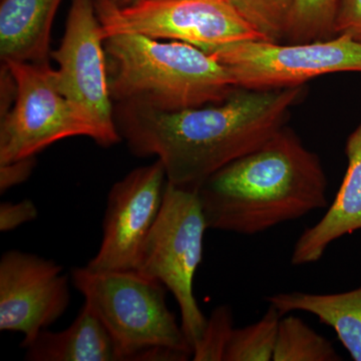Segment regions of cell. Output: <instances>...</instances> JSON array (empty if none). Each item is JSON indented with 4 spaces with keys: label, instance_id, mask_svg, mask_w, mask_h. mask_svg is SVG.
I'll list each match as a JSON object with an SVG mask.
<instances>
[{
    "label": "cell",
    "instance_id": "603a6c76",
    "mask_svg": "<svg viewBox=\"0 0 361 361\" xmlns=\"http://www.w3.org/2000/svg\"><path fill=\"white\" fill-rule=\"evenodd\" d=\"M35 166V157L0 165V192L4 193L30 178Z\"/></svg>",
    "mask_w": 361,
    "mask_h": 361
},
{
    "label": "cell",
    "instance_id": "7c38bea8",
    "mask_svg": "<svg viewBox=\"0 0 361 361\" xmlns=\"http://www.w3.org/2000/svg\"><path fill=\"white\" fill-rule=\"evenodd\" d=\"M345 155L348 169L336 198L322 219L306 228L296 240L292 265L318 262L334 241L361 230V121L348 137Z\"/></svg>",
    "mask_w": 361,
    "mask_h": 361
},
{
    "label": "cell",
    "instance_id": "5b68a950",
    "mask_svg": "<svg viewBox=\"0 0 361 361\" xmlns=\"http://www.w3.org/2000/svg\"><path fill=\"white\" fill-rule=\"evenodd\" d=\"M197 189L167 183L163 204L137 262V272L160 281L175 296L180 325L193 349L207 323L194 295V278L208 230Z\"/></svg>",
    "mask_w": 361,
    "mask_h": 361
},
{
    "label": "cell",
    "instance_id": "7402d4cb",
    "mask_svg": "<svg viewBox=\"0 0 361 361\" xmlns=\"http://www.w3.org/2000/svg\"><path fill=\"white\" fill-rule=\"evenodd\" d=\"M37 215L39 211L32 201L23 200L20 203L4 202L0 205V231H13L25 223L35 221Z\"/></svg>",
    "mask_w": 361,
    "mask_h": 361
},
{
    "label": "cell",
    "instance_id": "e0dca14e",
    "mask_svg": "<svg viewBox=\"0 0 361 361\" xmlns=\"http://www.w3.org/2000/svg\"><path fill=\"white\" fill-rule=\"evenodd\" d=\"M341 0H294L283 42L302 44L334 39V20Z\"/></svg>",
    "mask_w": 361,
    "mask_h": 361
},
{
    "label": "cell",
    "instance_id": "9c48e42d",
    "mask_svg": "<svg viewBox=\"0 0 361 361\" xmlns=\"http://www.w3.org/2000/svg\"><path fill=\"white\" fill-rule=\"evenodd\" d=\"M104 39L94 0H71L61 44L51 51L58 63L59 92L94 128V142L108 148L122 141L109 89Z\"/></svg>",
    "mask_w": 361,
    "mask_h": 361
},
{
    "label": "cell",
    "instance_id": "30bf717a",
    "mask_svg": "<svg viewBox=\"0 0 361 361\" xmlns=\"http://www.w3.org/2000/svg\"><path fill=\"white\" fill-rule=\"evenodd\" d=\"M168 179L161 161L135 169L111 187L103 239L85 267L92 271L137 269L140 254L155 224Z\"/></svg>",
    "mask_w": 361,
    "mask_h": 361
},
{
    "label": "cell",
    "instance_id": "ffe728a7",
    "mask_svg": "<svg viewBox=\"0 0 361 361\" xmlns=\"http://www.w3.org/2000/svg\"><path fill=\"white\" fill-rule=\"evenodd\" d=\"M231 307L220 305L207 318L203 334L193 348L195 361H224L226 349L234 331Z\"/></svg>",
    "mask_w": 361,
    "mask_h": 361
},
{
    "label": "cell",
    "instance_id": "8fae6325",
    "mask_svg": "<svg viewBox=\"0 0 361 361\" xmlns=\"http://www.w3.org/2000/svg\"><path fill=\"white\" fill-rule=\"evenodd\" d=\"M63 267L35 254L7 251L0 259V330L25 336V348L70 305Z\"/></svg>",
    "mask_w": 361,
    "mask_h": 361
},
{
    "label": "cell",
    "instance_id": "3957f363",
    "mask_svg": "<svg viewBox=\"0 0 361 361\" xmlns=\"http://www.w3.org/2000/svg\"><path fill=\"white\" fill-rule=\"evenodd\" d=\"M104 45L114 103L180 111L222 103L238 89L212 54L186 42L121 33Z\"/></svg>",
    "mask_w": 361,
    "mask_h": 361
},
{
    "label": "cell",
    "instance_id": "44dd1931",
    "mask_svg": "<svg viewBox=\"0 0 361 361\" xmlns=\"http://www.w3.org/2000/svg\"><path fill=\"white\" fill-rule=\"evenodd\" d=\"M334 37L348 35L361 44V0H341L334 25Z\"/></svg>",
    "mask_w": 361,
    "mask_h": 361
},
{
    "label": "cell",
    "instance_id": "d6986e66",
    "mask_svg": "<svg viewBox=\"0 0 361 361\" xmlns=\"http://www.w3.org/2000/svg\"><path fill=\"white\" fill-rule=\"evenodd\" d=\"M261 35L271 42H283L285 28L294 0H226Z\"/></svg>",
    "mask_w": 361,
    "mask_h": 361
},
{
    "label": "cell",
    "instance_id": "cb8c5ba5",
    "mask_svg": "<svg viewBox=\"0 0 361 361\" xmlns=\"http://www.w3.org/2000/svg\"><path fill=\"white\" fill-rule=\"evenodd\" d=\"M111 1L115 4L116 6L126 7L133 6V4H137L141 0H111Z\"/></svg>",
    "mask_w": 361,
    "mask_h": 361
},
{
    "label": "cell",
    "instance_id": "7a4b0ae2",
    "mask_svg": "<svg viewBox=\"0 0 361 361\" xmlns=\"http://www.w3.org/2000/svg\"><path fill=\"white\" fill-rule=\"evenodd\" d=\"M209 229L259 234L329 206L319 156L288 126L199 186Z\"/></svg>",
    "mask_w": 361,
    "mask_h": 361
},
{
    "label": "cell",
    "instance_id": "277c9868",
    "mask_svg": "<svg viewBox=\"0 0 361 361\" xmlns=\"http://www.w3.org/2000/svg\"><path fill=\"white\" fill-rule=\"evenodd\" d=\"M71 281L99 316L115 341L121 361L135 360L153 348L190 358L193 349L166 301V287L137 270L71 271Z\"/></svg>",
    "mask_w": 361,
    "mask_h": 361
},
{
    "label": "cell",
    "instance_id": "5bb4252c",
    "mask_svg": "<svg viewBox=\"0 0 361 361\" xmlns=\"http://www.w3.org/2000/svg\"><path fill=\"white\" fill-rule=\"evenodd\" d=\"M23 348L28 361H121L110 332L87 302L68 329L42 330Z\"/></svg>",
    "mask_w": 361,
    "mask_h": 361
},
{
    "label": "cell",
    "instance_id": "52a82bcc",
    "mask_svg": "<svg viewBox=\"0 0 361 361\" xmlns=\"http://www.w3.org/2000/svg\"><path fill=\"white\" fill-rule=\"evenodd\" d=\"M16 85L11 110L0 116V165L35 157L54 142L96 137L94 128L56 87L49 63H1Z\"/></svg>",
    "mask_w": 361,
    "mask_h": 361
},
{
    "label": "cell",
    "instance_id": "2e32d148",
    "mask_svg": "<svg viewBox=\"0 0 361 361\" xmlns=\"http://www.w3.org/2000/svg\"><path fill=\"white\" fill-rule=\"evenodd\" d=\"M332 342L301 318L282 316L273 361H341Z\"/></svg>",
    "mask_w": 361,
    "mask_h": 361
},
{
    "label": "cell",
    "instance_id": "ba28073f",
    "mask_svg": "<svg viewBox=\"0 0 361 361\" xmlns=\"http://www.w3.org/2000/svg\"><path fill=\"white\" fill-rule=\"evenodd\" d=\"M208 54L227 68L240 89H285L330 73H361V44L348 35L302 44L243 40Z\"/></svg>",
    "mask_w": 361,
    "mask_h": 361
},
{
    "label": "cell",
    "instance_id": "9a60e30c",
    "mask_svg": "<svg viewBox=\"0 0 361 361\" xmlns=\"http://www.w3.org/2000/svg\"><path fill=\"white\" fill-rule=\"evenodd\" d=\"M285 316L295 311L314 315L336 331L339 341L355 361H361V285L341 293L280 292L266 297Z\"/></svg>",
    "mask_w": 361,
    "mask_h": 361
},
{
    "label": "cell",
    "instance_id": "8992f818",
    "mask_svg": "<svg viewBox=\"0 0 361 361\" xmlns=\"http://www.w3.org/2000/svg\"><path fill=\"white\" fill-rule=\"evenodd\" d=\"M104 39L135 33L175 40L206 52L243 40H264L226 0H141L116 6L94 0Z\"/></svg>",
    "mask_w": 361,
    "mask_h": 361
},
{
    "label": "cell",
    "instance_id": "4fadbf2b",
    "mask_svg": "<svg viewBox=\"0 0 361 361\" xmlns=\"http://www.w3.org/2000/svg\"><path fill=\"white\" fill-rule=\"evenodd\" d=\"M61 1L63 0H1V63H49L52 23Z\"/></svg>",
    "mask_w": 361,
    "mask_h": 361
},
{
    "label": "cell",
    "instance_id": "6da1fadb",
    "mask_svg": "<svg viewBox=\"0 0 361 361\" xmlns=\"http://www.w3.org/2000/svg\"><path fill=\"white\" fill-rule=\"evenodd\" d=\"M305 85L276 90L237 89L219 104L161 111L115 103L116 130L137 157H157L176 186L198 189L214 173L245 156L287 126Z\"/></svg>",
    "mask_w": 361,
    "mask_h": 361
},
{
    "label": "cell",
    "instance_id": "ac0fdd59",
    "mask_svg": "<svg viewBox=\"0 0 361 361\" xmlns=\"http://www.w3.org/2000/svg\"><path fill=\"white\" fill-rule=\"evenodd\" d=\"M282 315L269 305L265 314L241 329H235L226 349L224 361H273Z\"/></svg>",
    "mask_w": 361,
    "mask_h": 361
}]
</instances>
